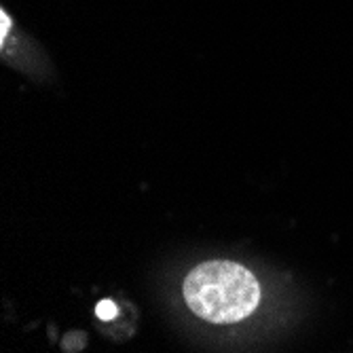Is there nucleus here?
Returning <instances> with one entry per match:
<instances>
[{
    "mask_svg": "<svg viewBox=\"0 0 353 353\" xmlns=\"http://www.w3.org/2000/svg\"><path fill=\"white\" fill-rule=\"evenodd\" d=\"M0 21H3V30H0V39H3V43L7 41V34H9V30H11V19H9V15L3 11L0 13Z\"/></svg>",
    "mask_w": 353,
    "mask_h": 353,
    "instance_id": "obj_3",
    "label": "nucleus"
},
{
    "mask_svg": "<svg viewBox=\"0 0 353 353\" xmlns=\"http://www.w3.org/2000/svg\"><path fill=\"white\" fill-rule=\"evenodd\" d=\"M182 292L192 313L220 326L241 322L261 303L256 277L231 261H210L195 267L186 275Z\"/></svg>",
    "mask_w": 353,
    "mask_h": 353,
    "instance_id": "obj_1",
    "label": "nucleus"
},
{
    "mask_svg": "<svg viewBox=\"0 0 353 353\" xmlns=\"http://www.w3.org/2000/svg\"><path fill=\"white\" fill-rule=\"evenodd\" d=\"M119 313V307L114 305V301H102L98 303V307H95V315H98L102 322H110V319H114Z\"/></svg>",
    "mask_w": 353,
    "mask_h": 353,
    "instance_id": "obj_2",
    "label": "nucleus"
}]
</instances>
